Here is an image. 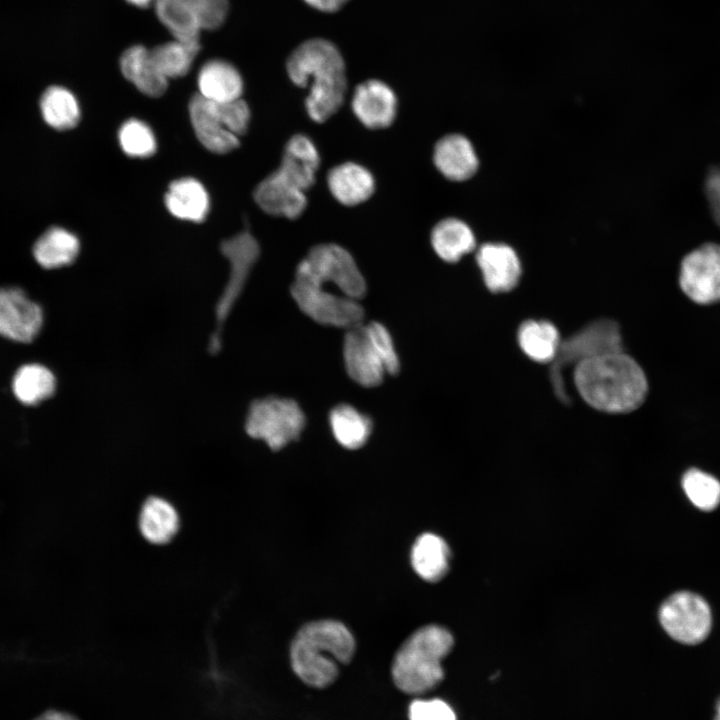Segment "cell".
I'll use <instances>...</instances> for the list:
<instances>
[{"mask_svg":"<svg viewBox=\"0 0 720 720\" xmlns=\"http://www.w3.org/2000/svg\"><path fill=\"white\" fill-rule=\"evenodd\" d=\"M213 105L218 117L228 131L237 137L245 134L250 121V110L244 100L238 98L221 103L213 102Z\"/></svg>","mask_w":720,"mask_h":720,"instance_id":"obj_37","label":"cell"},{"mask_svg":"<svg viewBox=\"0 0 720 720\" xmlns=\"http://www.w3.org/2000/svg\"><path fill=\"white\" fill-rule=\"evenodd\" d=\"M295 277L333 284L344 296L359 300L366 283L352 255L343 247L325 243L314 246L298 264Z\"/></svg>","mask_w":720,"mask_h":720,"instance_id":"obj_6","label":"cell"},{"mask_svg":"<svg viewBox=\"0 0 720 720\" xmlns=\"http://www.w3.org/2000/svg\"><path fill=\"white\" fill-rule=\"evenodd\" d=\"M138 526L148 542L162 545L170 542L177 534L180 517L171 502L159 496H151L141 507Z\"/></svg>","mask_w":720,"mask_h":720,"instance_id":"obj_23","label":"cell"},{"mask_svg":"<svg viewBox=\"0 0 720 720\" xmlns=\"http://www.w3.org/2000/svg\"><path fill=\"white\" fill-rule=\"evenodd\" d=\"M43 311L17 287L0 288V335L10 340L31 342L40 332Z\"/></svg>","mask_w":720,"mask_h":720,"instance_id":"obj_12","label":"cell"},{"mask_svg":"<svg viewBox=\"0 0 720 720\" xmlns=\"http://www.w3.org/2000/svg\"><path fill=\"white\" fill-rule=\"evenodd\" d=\"M56 388L54 374L40 364H27L20 367L12 380L15 397L25 405H36L50 398Z\"/></svg>","mask_w":720,"mask_h":720,"instance_id":"obj_31","label":"cell"},{"mask_svg":"<svg viewBox=\"0 0 720 720\" xmlns=\"http://www.w3.org/2000/svg\"><path fill=\"white\" fill-rule=\"evenodd\" d=\"M197 82L199 95L216 103L238 99L243 91L238 70L220 59L206 62L199 71Z\"/></svg>","mask_w":720,"mask_h":720,"instance_id":"obj_22","label":"cell"},{"mask_svg":"<svg viewBox=\"0 0 720 720\" xmlns=\"http://www.w3.org/2000/svg\"><path fill=\"white\" fill-rule=\"evenodd\" d=\"M291 81L309 87L305 107L318 123L328 120L341 107L347 88L345 63L338 48L322 38L300 44L287 60Z\"/></svg>","mask_w":720,"mask_h":720,"instance_id":"obj_2","label":"cell"},{"mask_svg":"<svg viewBox=\"0 0 720 720\" xmlns=\"http://www.w3.org/2000/svg\"><path fill=\"white\" fill-rule=\"evenodd\" d=\"M319 164L320 156L312 140L306 135L297 134L287 142L277 170L292 184L305 191L314 184Z\"/></svg>","mask_w":720,"mask_h":720,"instance_id":"obj_19","label":"cell"},{"mask_svg":"<svg viewBox=\"0 0 720 720\" xmlns=\"http://www.w3.org/2000/svg\"><path fill=\"white\" fill-rule=\"evenodd\" d=\"M312 8L322 12H335L349 0H303Z\"/></svg>","mask_w":720,"mask_h":720,"instance_id":"obj_41","label":"cell"},{"mask_svg":"<svg viewBox=\"0 0 720 720\" xmlns=\"http://www.w3.org/2000/svg\"><path fill=\"white\" fill-rule=\"evenodd\" d=\"M329 423L336 441L347 449H358L368 440L372 431L370 418L348 404L334 407Z\"/></svg>","mask_w":720,"mask_h":720,"instance_id":"obj_30","label":"cell"},{"mask_svg":"<svg viewBox=\"0 0 720 720\" xmlns=\"http://www.w3.org/2000/svg\"><path fill=\"white\" fill-rule=\"evenodd\" d=\"M573 380L581 398L606 413L632 412L644 403L648 394L644 370L623 350L581 361L574 367Z\"/></svg>","mask_w":720,"mask_h":720,"instance_id":"obj_1","label":"cell"},{"mask_svg":"<svg viewBox=\"0 0 720 720\" xmlns=\"http://www.w3.org/2000/svg\"><path fill=\"white\" fill-rule=\"evenodd\" d=\"M705 194L716 223L720 226V168L713 169L705 180Z\"/></svg>","mask_w":720,"mask_h":720,"instance_id":"obj_40","label":"cell"},{"mask_svg":"<svg viewBox=\"0 0 720 720\" xmlns=\"http://www.w3.org/2000/svg\"><path fill=\"white\" fill-rule=\"evenodd\" d=\"M622 350V338L618 324L613 320L603 319L593 322L561 342L551 369V382L557 397L567 402L569 396L565 388L564 370L575 367L590 357L612 351Z\"/></svg>","mask_w":720,"mask_h":720,"instance_id":"obj_7","label":"cell"},{"mask_svg":"<svg viewBox=\"0 0 720 720\" xmlns=\"http://www.w3.org/2000/svg\"><path fill=\"white\" fill-rule=\"evenodd\" d=\"M450 550L443 538L433 533L420 535L411 550L414 571L428 582L442 579L449 568Z\"/></svg>","mask_w":720,"mask_h":720,"instance_id":"obj_25","label":"cell"},{"mask_svg":"<svg viewBox=\"0 0 720 720\" xmlns=\"http://www.w3.org/2000/svg\"><path fill=\"white\" fill-rule=\"evenodd\" d=\"M154 8L158 20L175 40L199 42L202 30L191 0H156Z\"/></svg>","mask_w":720,"mask_h":720,"instance_id":"obj_29","label":"cell"},{"mask_svg":"<svg viewBox=\"0 0 720 720\" xmlns=\"http://www.w3.org/2000/svg\"><path fill=\"white\" fill-rule=\"evenodd\" d=\"M220 250L230 263V276L223 294L216 305L217 329L210 340V352H218L221 347L220 334L224 321L239 298L256 263L260 247L252 234L245 230L221 242Z\"/></svg>","mask_w":720,"mask_h":720,"instance_id":"obj_8","label":"cell"},{"mask_svg":"<svg viewBox=\"0 0 720 720\" xmlns=\"http://www.w3.org/2000/svg\"><path fill=\"white\" fill-rule=\"evenodd\" d=\"M305 415L292 399L270 396L255 400L248 410L247 434L264 441L272 450H280L299 438Z\"/></svg>","mask_w":720,"mask_h":720,"instance_id":"obj_5","label":"cell"},{"mask_svg":"<svg viewBox=\"0 0 720 720\" xmlns=\"http://www.w3.org/2000/svg\"><path fill=\"white\" fill-rule=\"evenodd\" d=\"M355 649L354 636L343 623L312 621L302 626L291 642V668L304 684L326 688L336 680L339 666L351 661Z\"/></svg>","mask_w":720,"mask_h":720,"instance_id":"obj_3","label":"cell"},{"mask_svg":"<svg viewBox=\"0 0 720 720\" xmlns=\"http://www.w3.org/2000/svg\"><path fill=\"white\" fill-rule=\"evenodd\" d=\"M453 645L450 631L439 625H426L413 632L393 658L394 685L409 695H421L437 687L444 678L442 660Z\"/></svg>","mask_w":720,"mask_h":720,"instance_id":"obj_4","label":"cell"},{"mask_svg":"<svg viewBox=\"0 0 720 720\" xmlns=\"http://www.w3.org/2000/svg\"><path fill=\"white\" fill-rule=\"evenodd\" d=\"M120 68L124 77L147 96L159 97L168 87V79L158 69L150 50L142 45L131 46L123 52Z\"/></svg>","mask_w":720,"mask_h":720,"instance_id":"obj_21","label":"cell"},{"mask_svg":"<svg viewBox=\"0 0 720 720\" xmlns=\"http://www.w3.org/2000/svg\"><path fill=\"white\" fill-rule=\"evenodd\" d=\"M79 250V240L73 233L61 227H52L35 242L33 255L39 265L53 269L71 264Z\"/></svg>","mask_w":720,"mask_h":720,"instance_id":"obj_28","label":"cell"},{"mask_svg":"<svg viewBox=\"0 0 720 720\" xmlns=\"http://www.w3.org/2000/svg\"><path fill=\"white\" fill-rule=\"evenodd\" d=\"M34 720H79L76 716H74L71 713L64 712V711H58V710H48L43 712L41 715L36 717Z\"/></svg>","mask_w":720,"mask_h":720,"instance_id":"obj_42","label":"cell"},{"mask_svg":"<svg viewBox=\"0 0 720 720\" xmlns=\"http://www.w3.org/2000/svg\"><path fill=\"white\" fill-rule=\"evenodd\" d=\"M40 109L45 122L57 130L71 129L80 119L77 99L68 89L51 86L40 99Z\"/></svg>","mask_w":720,"mask_h":720,"instance_id":"obj_32","label":"cell"},{"mask_svg":"<svg viewBox=\"0 0 720 720\" xmlns=\"http://www.w3.org/2000/svg\"><path fill=\"white\" fill-rule=\"evenodd\" d=\"M118 138L123 152L130 157L146 158L156 151V140L151 128L138 119L123 123Z\"/></svg>","mask_w":720,"mask_h":720,"instance_id":"obj_35","label":"cell"},{"mask_svg":"<svg viewBox=\"0 0 720 720\" xmlns=\"http://www.w3.org/2000/svg\"><path fill=\"white\" fill-rule=\"evenodd\" d=\"M679 287L698 305L720 302V244L705 243L681 260Z\"/></svg>","mask_w":720,"mask_h":720,"instance_id":"obj_10","label":"cell"},{"mask_svg":"<svg viewBox=\"0 0 720 720\" xmlns=\"http://www.w3.org/2000/svg\"><path fill=\"white\" fill-rule=\"evenodd\" d=\"M189 115L198 140L207 150L225 154L239 146L238 137L226 129L213 102L194 95L189 103Z\"/></svg>","mask_w":720,"mask_h":720,"instance_id":"obj_17","label":"cell"},{"mask_svg":"<svg viewBox=\"0 0 720 720\" xmlns=\"http://www.w3.org/2000/svg\"><path fill=\"white\" fill-rule=\"evenodd\" d=\"M433 160L440 173L453 181L472 177L479 165L471 142L460 134L441 138L435 145Z\"/></svg>","mask_w":720,"mask_h":720,"instance_id":"obj_18","label":"cell"},{"mask_svg":"<svg viewBox=\"0 0 720 720\" xmlns=\"http://www.w3.org/2000/svg\"><path fill=\"white\" fill-rule=\"evenodd\" d=\"M659 620L666 633L684 645H697L709 635L712 616L707 602L688 591L667 598L659 610Z\"/></svg>","mask_w":720,"mask_h":720,"instance_id":"obj_9","label":"cell"},{"mask_svg":"<svg viewBox=\"0 0 720 720\" xmlns=\"http://www.w3.org/2000/svg\"><path fill=\"white\" fill-rule=\"evenodd\" d=\"M713 710L712 720H720V696L716 699Z\"/></svg>","mask_w":720,"mask_h":720,"instance_id":"obj_44","label":"cell"},{"mask_svg":"<svg viewBox=\"0 0 720 720\" xmlns=\"http://www.w3.org/2000/svg\"><path fill=\"white\" fill-rule=\"evenodd\" d=\"M291 295L300 310L319 324L349 329L362 323L364 310L357 300L294 282Z\"/></svg>","mask_w":720,"mask_h":720,"instance_id":"obj_11","label":"cell"},{"mask_svg":"<svg viewBox=\"0 0 720 720\" xmlns=\"http://www.w3.org/2000/svg\"><path fill=\"white\" fill-rule=\"evenodd\" d=\"M682 486L687 497L700 510L711 511L720 504V482L702 470L692 468L686 471Z\"/></svg>","mask_w":720,"mask_h":720,"instance_id":"obj_34","label":"cell"},{"mask_svg":"<svg viewBox=\"0 0 720 720\" xmlns=\"http://www.w3.org/2000/svg\"><path fill=\"white\" fill-rule=\"evenodd\" d=\"M130 4L140 7V8H146L150 4H154L156 0H126Z\"/></svg>","mask_w":720,"mask_h":720,"instance_id":"obj_43","label":"cell"},{"mask_svg":"<svg viewBox=\"0 0 720 720\" xmlns=\"http://www.w3.org/2000/svg\"><path fill=\"white\" fill-rule=\"evenodd\" d=\"M409 720H457L453 708L444 700L414 699L408 708Z\"/></svg>","mask_w":720,"mask_h":720,"instance_id":"obj_38","label":"cell"},{"mask_svg":"<svg viewBox=\"0 0 720 720\" xmlns=\"http://www.w3.org/2000/svg\"><path fill=\"white\" fill-rule=\"evenodd\" d=\"M352 110L367 128L382 129L390 126L397 113V98L393 90L376 79L360 83L354 91Z\"/></svg>","mask_w":720,"mask_h":720,"instance_id":"obj_14","label":"cell"},{"mask_svg":"<svg viewBox=\"0 0 720 720\" xmlns=\"http://www.w3.org/2000/svg\"><path fill=\"white\" fill-rule=\"evenodd\" d=\"M254 199L264 212L288 219L298 218L307 205L305 191L292 184L278 170L258 184Z\"/></svg>","mask_w":720,"mask_h":720,"instance_id":"obj_16","label":"cell"},{"mask_svg":"<svg viewBox=\"0 0 720 720\" xmlns=\"http://www.w3.org/2000/svg\"><path fill=\"white\" fill-rule=\"evenodd\" d=\"M200 50L199 42L173 40L150 50L160 72L167 78L186 75Z\"/></svg>","mask_w":720,"mask_h":720,"instance_id":"obj_33","label":"cell"},{"mask_svg":"<svg viewBox=\"0 0 720 720\" xmlns=\"http://www.w3.org/2000/svg\"><path fill=\"white\" fill-rule=\"evenodd\" d=\"M517 340L522 352L540 363L552 362L561 344L558 329L546 320H527L522 323Z\"/></svg>","mask_w":720,"mask_h":720,"instance_id":"obj_27","label":"cell"},{"mask_svg":"<svg viewBox=\"0 0 720 720\" xmlns=\"http://www.w3.org/2000/svg\"><path fill=\"white\" fill-rule=\"evenodd\" d=\"M343 356L347 373L357 384L364 387L381 384L387 372L362 323L347 329Z\"/></svg>","mask_w":720,"mask_h":720,"instance_id":"obj_13","label":"cell"},{"mask_svg":"<svg viewBox=\"0 0 720 720\" xmlns=\"http://www.w3.org/2000/svg\"><path fill=\"white\" fill-rule=\"evenodd\" d=\"M431 244L445 262L454 263L475 248V237L470 227L456 218L438 222L431 232Z\"/></svg>","mask_w":720,"mask_h":720,"instance_id":"obj_26","label":"cell"},{"mask_svg":"<svg viewBox=\"0 0 720 720\" xmlns=\"http://www.w3.org/2000/svg\"><path fill=\"white\" fill-rule=\"evenodd\" d=\"M365 329L385 366L386 372L392 375L396 374L399 371L400 363L387 328L379 322H370L365 325Z\"/></svg>","mask_w":720,"mask_h":720,"instance_id":"obj_36","label":"cell"},{"mask_svg":"<svg viewBox=\"0 0 720 720\" xmlns=\"http://www.w3.org/2000/svg\"><path fill=\"white\" fill-rule=\"evenodd\" d=\"M201 30H215L223 25L229 11L228 0H191Z\"/></svg>","mask_w":720,"mask_h":720,"instance_id":"obj_39","label":"cell"},{"mask_svg":"<svg viewBox=\"0 0 720 720\" xmlns=\"http://www.w3.org/2000/svg\"><path fill=\"white\" fill-rule=\"evenodd\" d=\"M165 205L176 218L202 222L209 211V196L204 186L194 178L173 181L165 194Z\"/></svg>","mask_w":720,"mask_h":720,"instance_id":"obj_24","label":"cell"},{"mask_svg":"<svg viewBox=\"0 0 720 720\" xmlns=\"http://www.w3.org/2000/svg\"><path fill=\"white\" fill-rule=\"evenodd\" d=\"M486 287L494 293L515 288L521 276V264L516 252L508 245L486 243L476 255Z\"/></svg>","mask_w":720,"mask_h":720,"instance_id":"obj_15","label":"cell"},{"mask_svg":"<svg viewBox=\"0 0 720 720\" xmlns=\"http://www.w3.org/2000/svg\"><path fill=\"white\" fill-rule=\"evenodd\" d=\"M327 184L334 198L347 206L368 200L375 190V180L370 171L353 162L333 167L327 175Z\"/></svg>","mask_w":720,"mask_h":720,"instance_id":"obj_20","label":"cell"}]
</instances>
